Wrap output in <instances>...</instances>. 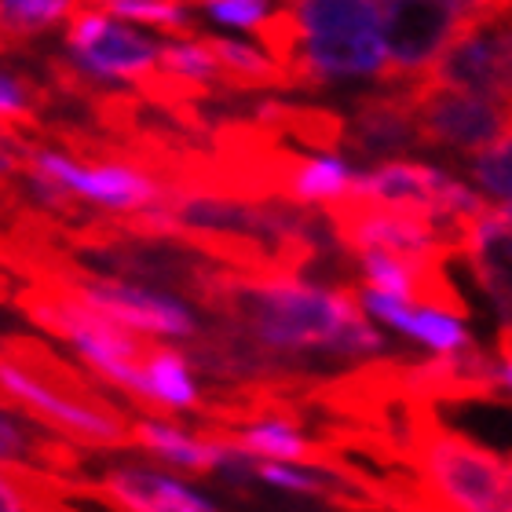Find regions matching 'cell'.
<instances>
[{"label":"cell","instance_id":"obj_1","mask_svg":"<svg viewBox=\"0 0 512 512\" xmlns=\"http://www.w3.org/2000/svg\"><path fill=\"white\" fill-rule=\"evenodd\" d=\"M198 300L220 319V330L264 355L366 359L384 352V337L366 322L352 289L311 286L289 271L213 267Z\"/></svg>","mask_w":512,"mask_h":512},{"label":"cell","instance_id":"obj_2","mask_svg":"<svg viewBox=\"0 0 512 512\" xmlns=\"http://www.w3.org/2000/svg\"><path fill=\"white\" fill-rule=\"evenodd\" d=\"M0 406L22 410L30 421L81 447H136V421H128L92 377L33 337L0 341Z\"/></svg>","mask_w":512,"mask_h":512},{"label":"cell","instance_id":"obj_3","mask_svg":"<svg viewBox=\"0 0 512 512\" xmlns=\"http://www.w3.org/2000/svg\"><path fill=\"white\" fill-rule=\"evenodd\" d=\"M300 26V92L352 77H384V33L377 0H286Z\"/></svg>","mask_w":512,"mask_h":512},{"label":"cell","instance_id":"obj_4","mask_svg":"<svg viewBox=\"0 0 512 512\" xmlns=\"http://www.w3.org/2000/svg\"><path fill=\"white\" fill-rule=\"evenodd\" d=\"M410 96L428 150L480 154L512 128V96H483L465 88L432 85L428 77L410 81Z\"/></svg>","mask_w":512,"mask_h":512},{"label":"cell","instance_id":"obj_5","mask_svg":"<svg viewBox=\"0 0 512 512\" xmlns=\"http://www.w3.org/2000/svg\"><path fill=\"white\" fill-rule=\"evenodd\" d=\"M384 33V77L381 85H406L432 70L447 44L469 19L461 0H377Z\"/></svg>","mask_w":512,"mask_h":512},{"label":"cell","instance_id":"obj_6","mask_svg":"<svg viewBox=\"0 0 512 512\" xmlns=\"http://www.w3.org/2000/svg\"><path fill=\"white\" fill-rule=\"evenodd\" d=\"M63 41L74 55V63L88 74H96L99 81L136 85L139 77L161 63V44L154 37L128 30L103 8H74Z\"/></svg>","mask_w":512,"mask_h":512},{"label":"cell","instance_id":"obj_7","mask_svg":"<svg viewBox=\"0 0 512 512\" xmlns=\"http://www.w3.org/2000/svg\"><path fill=\"white\" fill-rule=\"evenodd\" d=\"M19 154L26 165H33L37 172L52 176L74 191L77 198H85L92 205H103V209H118V213H136V209H147L161 198L165 183L154 180L150 172L136 169V165H125V161H99V165H77L66 154H55L48 147H37L22 136Z\"/></svg>","mask_w":512,"mask_h":512},{"label":"cell","instance_id":"obj_8","mask_svg":"<svg viewBox=\"0 0 512 512\" xmlns=\"http://www.w3.org/2000/svg\"><path fill=\"white\" fill-rule=\"evenodd\" d=\"M344 150L359 158H395L410 150H428L421 121H417L410 81L406 85H381L352 103L344 118Z\"/></svg>","mask_w":512,"mask_h":512},{"label":"cell","instance_id":"obj_9","mask_svg":"<svg viewBox=\"0 0 512 512\" xmlns=\"http://www.w3.org/2000/svg\"><path fill=\"white\" fill-rule=\"evenodd\" d=\"M461 256L469 260L472 275L494 300V308L502 311L505 322H512V205H491L476 216L461 238Z\"/></svg>","mask_w":512,"mask_h":512},{"label":"cell","instance_id":"obj_10","mask_svg":"<svg viewBox=\"0 0 512 512\" xmlns=\"http://www.w3.org/2000/svg\"><path fill=\"white\" fill-rule=\"evenodd\" d=\"M103 494L118 505V512H220L213 498L191 491L176 476L139 465H118L107 472Z\"/></svg>","mask_w":512,"mask_h":512},{"label":"cell","instance_id":"obj_11","mask_svg":"<svg viewBox=\"0 0 512 512\" xmlns=\"http://www.w3.org/2000/svg\"><path fill=\"white\" fill-rule=\"evenodd\" d=\"M359 300H363V308L370 311L374 319L388 322L392 330L414 337L417 344H425L432 352H461V348L472 344L465 322H461L458 315H450V311L406 304V300L392 297V293H381V289H374V286H366L363 293H359Z\"/></svg>","mask_w":512,"mask_h":512},{"label":"cell","instance_id":"obj_12","mask_svg":"<svg viewBox=\"0 0 512 512\" xmlns=\"http://www.w3.org/2000/svg\"><path fill=\"white\" fill-rule=\"evenodd\" d=\"M0 469H30L48 476H74L81 469L77 454L63 436H48V428L19 421L11 406H0Z\"/></svg>","mask_w":512,"mask_h":512},{"label":"cell","instance_id":"obj_13","mask_svg":"<svg viewBox=\"0 0 512 512\" xmlns=\"http://www.w3.org/2000/svg\"><path fill=\"white\" fill-rule=\"evenodd\" d=\"M132 436H136V447H143L172 469L194 472V476L198 472H224L227 454H231V439L194 436L187 428L169 425V421H150V417H139L132 425Z\"/></svg>","mask_w":512,"mask_h":512},{"label":"cell","instance_id":"obj_14","mask_svg":"<svg viewBox=\"0 0 512 512\" xmlns=\"http://www.w3.org/2000/svg\"><path fill=\"white\" fill-rule=\"evenodd\" d=\"M256 121L271 125L282 139H293L315 154L344 150V114L319 103H289V99H264L253 110Z\"/></svg>","mask_w":512,"mask_h":512},{"label":"cell","instance_id":"obj_15","mask_svg":"<svg viewBox=\"0 0 512 512\" xmlns=\"http://www.w3.org/2000/svg\"><path fill=\"white\" fill-rule=\"evenodd\" d=\"M205 48L213 52L216 66H220V88L227 92H256V88H289L286 70L271 59V55H260L256 48L242 41H231V37H213V33L202 30Z\"/></svg>","mask_w":512,"mask_h":512},{"label":"cell","instance_id":"obj_16","mask_svg":"<svg viewBox=\"0 0 512 512\" xmlns=\"http://www.w3.org/2000/svg\"><path fill=\"white\" fill-rule=\"evenodd\" d=\"M143 406L147 410H198L202 392L191 377V363L180 352H172L158 344V352L150 355L147 370H143Z\"/></svg>","mask_w":512,"mask_h":512},{"label":"cell","instance_id":"obj_17","mask_svg":"<svg viewBox=\"0 0 512 512\" xmlns=\"http://www.w3.org/2000/svg\"><path fill=\"white\" fill-rule=\"evenodd\" d=\"M355 180H359V172L352 165H344L341 158H333V154H304L300 165L293 169V176H289L286 198L297 205H326L344 198V194H352Z\"/></svg>","mask_w":512,"mask_h":512},{"label":"cell","instance_id":"obj_18","mask_svg":"<svg viewBox=\"0 0 512 512\" xmlns=\"http://www.w3.org/2000/svg\"><path fill=\"white\" fill-rule=\"evenodd\" d=\"M469 176L487 198L512 205V128L498 143L469 158Z\"/></svg>","mask_w":512,"mask_h":512},{"label":"cell","instance_id":"obj_19","mask_svg":"<svg viewBox=\"0 0 512 512\" xmlns=\"http://www.w3.org/2000/svg\"><path fill=\"white\" fill-rule=\"evenodd\" d=\"M194 4L209 11L216 22L235 26V30H256L275 11V0H194Z\"/></svg>","mask_w":512,"mask_h":512},{"label":"cell","instance_id":"obj_20","mask_svg":"<svg viewBox=\"0 0 512 512\" xmlns=\"http://www.w3.org/2000/svg\"><path fill=\"white\" fill-rule=\"evenodd\" d=\"M191 4H194V0H191Z\"/></svg>","mask_w":512,"mask_h":512}]
</instances>
